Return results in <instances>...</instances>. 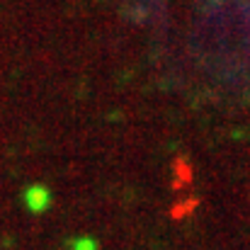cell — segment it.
I'll use <instances>...</instances> for the list:
<instances>
[{
	"mask_svg": "<svg viewBox=\"0 0 250 250\" xmlns=\"http://www.w3.org/2000/svg\"><path fill=\"white\" fill-rule=\"evenodd\" d=\"M22 207L29 214H46L51 209V192L44 185H29L22 192Z\"/></svg>",
	"mask_w": 250,
	"mask_h": 250,
	"instance_id": "obj_1",
	"label": "cell"
},
{
	"mask_svg": "<svg viewBox=\"0 0 250 250\" xmlns=\"http://www.w3.org/2000/svg\"><path fill=\"white\" fill-rule=\"evenodd\" d=\"M68 250H100V243L92 236H76L68 241Z\"/></svg>",
	"mask_w": 250,
	"mask_h": 250,
	"instance_id": "obj_2",
	"label": "cell"
}]
</instances>
